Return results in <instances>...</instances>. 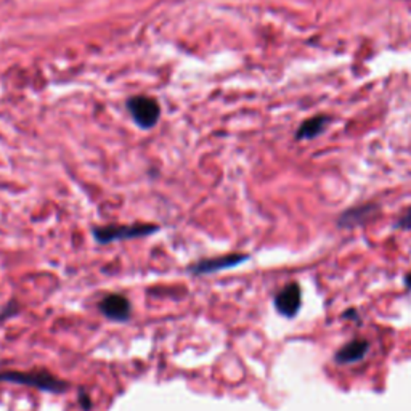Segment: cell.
<instances>
[{"label": "cell", "instance_id": "cell-1", "mask_svg": "<svg viewBox=\"0 0 411 411\" xmlns=\"http://www.w3.org/2000/svg\"><path fill=\"white\" fill-rule=\"evenodd\" d=\"M0 382H12L29 386L44 392L63 394L70 387V384L63 379L54 376L47 369H34V371H3L0 373Z\"/></svg>", "mask_w": 411, "mask_h": 411}, {"label": "cell", "instance_id": "cell-2", "mask_svg": "<svg viewBox=\"0 0 411 411\" xmlns=\"http://www.w3.org/2000/svg\"><path fill=\"white\" fill-rule=\"evenodd\" d=\"M159 232V225L154 223H135V225H105L92 228V235L97 243L109 244L122 239L143 238Z\"/></svg>", "mask_w": 411, "mask_h": 411}, {"label": "cell", "instance_id": "cell-3", "mask_svg": "<svg viewBox=\"0 0 411 411\" xmlns=\"http://www.w3.org/2000/svg\"><path fill=\"white\" fill-rule=\"evenodd\" d=\"M129 111L132 114L134 121L143 129H152L156 122H158L161 108L158 102L154 98L150 97H134L130 98L129 103Z\"/></svg>", "mask_w": 411, "mask_h": 411}, {"label": "cell", "instance_id": "cell-4", "mask_svg": "<svg viewBox=\"0 0 411 411\" xmlns=\"http://www.w3.org/2000/svg\"><path fill=\"white\" fill-rule=\"evenodd\" d=\"M248 259H249L248 254H227V256H220L214 259H204L191 265L190 272L195 275L216 273V272H220V270L236 267V265L246 262Z\"/></svg>", "mask_w": 411, "mask_h": 411}, {"label": "cell", "instance_id": "cell-5", "mask_svg": "<svg viewBox=\"0 0 411 411\" xmlns=\"http://www.w3.org/2000/svg\"><path fill=\"white\" fill-rule=\"evenodd\" d=\"M300 304H303V291H300V286L298 283L286 284L275 296V309L278 310V314L288 316V319H293L298 314Z\"/></svg>", "mask_w": 411, "mask_h": 411}, {"label": "cell", "instance_id": "cell-6", "mask_svg": "<svg viewBox=\"0 0 411 411\" xmlns=\"http://www.w3.org/2000/svg\"><path fill=\"white\" fill-rule=\"evenodd\" d=\"M98 309L106 319L113 321H127L132 315V305L122 294H109L98 304Z\"/></svg>", "mask_w": 411, "mask_h": 411}, {"label": "cell", "instance_id": "cell-7", "mask_svg": "<svg viewBox=\"0 0 411 411\" xmlns=\"http://www.w3.org/2000/svg\"><path fill=\"white\" fill-rule=\"evenodd\" d=\"M369 350V342L365 339H353L348 344L342 346L339 350L336 352V363L339 365H347V363H355L362 360Z\"/></svg>", "mask_w": 411, "mask_h": 411}, {"label": "cell", "instance_id": "cell-8", "mask_svg": "<svg viewBox=\"0 0 411 411\" xmlns=\"http://www.w3.org/2000/svg\"><path fill=\"white\" fill-rule=\"evenodd\" d=\"M374 211H376V206L366 204V206H357L352 207V209H347L341 214V217L337 218V225L341 228H350V227H357L360 223H365L366 220L373 217Z\"/></svg>", "mask_w": 411, "mask_h": 411}, {"label": "cell", "instance_id": "cell-9", "mask_svg": "<svg viewBox=\"0 0 411 411\" xmlns=\"http://www.w3.org/2000/svg\"><path fill=\"white\" fill-rule=\"evenodd\" d=\"M321 122H323L321 119H315V121L307 122L303 130H300L299 137H314V135L321 129Z\"/></svg>", "mask_w": 411, "mask_h": 411}, {"label": "cell", "instance_id": "cell-10", "mask_svg": "<svg viewBox=\"0 0 411 411\" xmlns=\"http://www.w3.org/2000/svg\"><path fill=\"white\" fill-rule=\"evenodd\" d=\"M397 227L402 228V230H411V207H408L402 214V217L398 218Z\"/></svg>", "mask_w": 411, "mask_h": 411}, {"label": "cell", "instance_id": "cell-11", "mask_svg": "<svg viewBox=\"0 0 411 411\" xmlns=\"http://www.w3.org/2000/svg\"><path fill=\"white\" fill-rule=\"evenodd\" d=\"M79 400H81L82 408L90 410V405H92V402H90V398H88V395H87V394H81V395H79Z\"/></svg>", "mask_w": 411, "mask_h": 411}]
</instances>
